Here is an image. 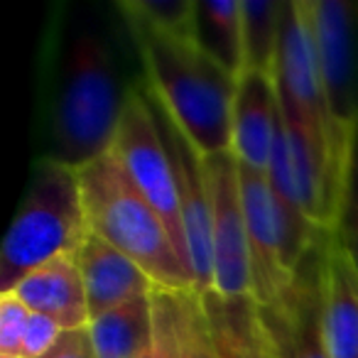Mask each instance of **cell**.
Here are the masks:
<instances>
[{
    "label": "cell",
    "instance_id": "6da1fadb",
    "mask_svg": "<svg viewBox=\"0 0 358 358\" xmlns=\"http://www.w3.org/2000/svg\"><path fill=\"white\" fill-rule=\"evenodd\" d=\"M118 10L138 47L148 94L179 133L201 157L231 150L236 76L221 69L196 42L155 30L125 6V0L118 3Z\"/></svg>",
    "mask_w": 358,
    "mask_h": 358
},
{
    "label": "cell",
    "instance_id": "7a4b0ae2",
    "mask_svg": "<svg viewBox=\"0 0 358 358\" xmlns=\"http://www.w3.org/2000/svg\"><path fill=\"white\" fill-rule=\"evenodd\" d=\"M128 91L101 32L79 30L69 40L52 113V159L71 169L99 159L113 145Z\"/></svg>",
    "mask_w": 358,
    "mask_h": 358
},
{
    "label": "cell",
    "instance_id": "3957f363",
    "mask_svg": "<svg viewBox=\"0 0 358 358\" xmlns=\"http://www.w3.org/2000/svg\"><path fill=\"white\" fill-rule=\"evenodd\" d=\"M89 231L140 265L159 289L189 292L194 275L182 260L167 226L125 177L113 155L76 169Z\"/></svg>",
    "mask_w": 358,
    "mask_h": 358
},
{
    "label": "cell",
    "instance_id": "277c9868",
    "mask_svg": "<svg viewBox=\"0 0 358 358\" xmlns=\"http://www.w3.org/2000/svg\"><path fill=\"white\" fill-rule=\"evenodd\" d=\"M76 169L45 157L0 248V294L62 255H74L89 236Z\"/></svg>",
    "mask_w": 358,
    "mask_h": 358
},
{
    "label": "cell",
    "instance_id": "5b68a950",
    "mask_svg": "<svg viewBox=\"0 0 358 358\" xmlns=\"http://www.w3.org/2000/svg\"><path fill=\"white\" fill-rule=\"evenodd\" d=\"M245 236L250 258V294L255 304H273L292 285L294 270L324 234L287 206L275 192L268 172L238 162Z\"/></svg>",
    "mask_w": 358,
    "mask_h": 358
},
{
    "label": "cell",
    "instance_id": "8992f818",
    "mask_svg": "<svg viewBox=\"0 0 358 358\" xmlns=\"http://www.w3.org/2000/svg\"><path fill=\"white\" fill-rule=\"evenodd\" d=\"M108 152L120 164L125 177L135 185V189L157 211L182 260L189 265L174 167L148 91H128V101H125L123 115H120L118 130H115L113 145Z\"/></svg>",
    "mask_w": 358,
    "mask_h": 358
},
{
    "label": "cell",
    "instance_id": "52a82bcc",
    "mask_svg": "<svg viewBox=\"0 0 358 358\" xmlns=\"http://www.w3.org/2000/svg\"><path fill=\"white\" fill-rule=\"evenodd\" d=\"M317 47L324 99L343 157L358 155V3L304 0Z\"/></svg>",
    "mask_w": 358,
    "mask_h": 358
},
{
    "label": "cell",
    "instance_id": "ba28073f",
    "mask_svg": "<svg viewBox=\"0 0 358 358\" xmlns=\"http://www.w3.org/2000/svg\"><path fill=\"white\" fill-rule=\"evenodd\" d=\"M324 236L297 265L292 285L282 297L273 304H258L265 358H331L322 314Z\"/></svg>",
    "mask_w": 358,
    "mask_h": 358
},
{
    "label": "cell",
    "instance_id": "9c48e42d",
    "mask_svg": "<svg viewBox=\"0 0 358 358\" xmlns=\"http://www.w3.org/2000/svg\"><path fill=\"white\" fill-rule=\"evenodd\" d=\"M206 189L211 209V253H214V292L224 302L248 299L250 258L245 236L243 196L238 159L231 150L204 157Z\"/></svg>",
    "mask_w": 358,
    "mask_h": 358
},
{
    "label": "cell",
    "instance_id": "30bf717a",
    "mask_svg": "<svg viewBox=\"0 0 358 358\" xmlns=\"http://www.w3.org/2000/svg\"><path fill=\"white\" fill-rule=\"evenodd\" d=\"M150 101H152L155 115H157L159 130H162L164 145H167L169 159L174 167L179 209H182V224H185L187 255H189L196 294H209L214 292V253H211V209L204 157L196 152L194 145L185 135L179 133V128L169 120V115L159 108L152 96H150Z\"/></svg>",
    "mask_w": 358,
    "mask_h": 358
},
{
    "label": "cell",
    "instance_id": "8fae6325",
    "mask_svg": "<svg viewBox=\"0 0 358 358\" xmlns=\"http://www.w3.org/2000/svg\"><path fill=\"white\" fill-rule=\"evenodd\" d=\"M280 125V96L275 76L241 71L231 108V152L245 167L268 172Z\"/></svg>",
    "mask_w": 358,
    "mask_h": 358
},
{
    "label": "cell",
    "instance_id": "7c38bea8",
    "mask_svg": "<svg viewBox=\"0 0 358 358\" xmlns=\"http://www.w3.org/2000/svg\"><path fill=\"white\" fill-rule=\"evenodd\" d=\"M324 338L331 358H358V265L341 231L324 236Z\"/></svg>",
    "mask_w": 358,
    "mask_h": 358
},
{
    "label": "cell",
    "instance_id": "4fadbf2b",
    "mask_svg": "<svg viewBox=\"0 0 358 358\" xmlns=\"http://www.w3.org/2000/svg\"><path fill=\"white\" fill-rule=\"evenodd\" d=\"M74 260L84 282L91 319L138 297H150L157 289V285L135 260L94 234L86 236L74 253Z\"/></svg>",
    "mask_w": 358,
    "mask_h": 358
},
{
    "label": "cell",
    "instance_id": "5bb4252c",
    "mask_svg": "<svg viewBox=\"0 0 358 358\" xmlns=\"http://www.w3.org/2000/svg\"><path fill=\"white\" fill-rule=\"evenodd\" d=\"M32 314L59 322L66 331L89 327V304L74 255H62L40 265L13 289Z\"/></svg>",
    "mask_w": 358,
    "mask_h": 358
},
{
    "label": "cell",
    "instance_id": "9a60e30c",
    "mask_svg": "<svg viewBox=\"0 0 358 358\" xmlns=\"http://www.w3.org/2000/svg\"><path fill=\"white\" fill-rule=\"evenodd\" d=\"M96 358H138L152 348V294L108 309L89 322Z\"/></svg>",
    "mask_w": 358,
    "mask_h": 358
},
{
    "label": "cell",
    "instance_id": "2e32d148",
    "mask_svg": "<svg viewBox=\"0 0 358 358\" xmlns=\"http://www.w3.org/2000/svg\"><path fill=\"white\" fill-rule=\"evenodd\" d=\"M194 42L231 76L243 71V13L241 0H199Z\"/></svg>",
    "mask_w": 358,
    "mask_h": 358
},
{
    "label": "cell",
    "instance_id": "e0dca14e",
    "mask_svg": "<svg viewBox=\"0 0 358 358\" xmlns=\"http://www.w3.org/2000/svg\"><path fill=\"white\" fill-rule=\"evenodd\" d=\"M206 307L221 358H265L258 324V304L253 297L224 302L216 292L199 294Z\"/></svg>",
    "mask_w": 358,
    "mask_h": 358
},
{
    "label": "cell",
    "instance_id": "ac0fdd59",
    "mask_svg": "<svg viewBox=\"0 0 358 358\" xmlns=\"http://www.w3.org/2000/svg\"><path fill=\"white\" fill-rule=\"evenodd\" d=\"M287 0H241L243 13V71L275 76Z\"/></svg>",
    "mask_w": 358,
    "mask_h": 358
},
{
    "label": "cell",
    "instance_id": "d6986e66",
    "mask_svg": "<svg viewBox=\"0 0 358 358\" xmlns=\"http://www.w3.org/2000/svg\"><path fill=\"white\" fill-rule=\"evenodd\" d=\"M179 351L182 358H221L209 314L194 289L179 292Z\"/></svg>",
    "mask_w": 358,
    "mask_h": 358
},
{
    "label": "cell",
    "instance_id": "ffe728a7",
    "mask_svg": "<svg viewBox=\"0 0 358 358\" xmlns=\"http://www.w3.org/2000/svg\"><path fill=\"white\" fill-rule=\"evenodd\" d=\"M125 6L155 30L194 42L196 0H125Z\"/></svg>",
    "mask_w": 358,
    "mask_h": 358
},
{
    "label": "cell",
    "instance_id": "44dd1931",
    "mask_svg": "<svg viewBox=\"0 0 358 358\" xmlns=\"http://www.w3.org/2000/svg\"><path fill=\"white\" fill-rule=\"evenodd\" d=\"M152 358H182L179 351V292H152Z\"/></svg>",
    "mask_w": 358,
    "mask_h": 358
},
{
    "label": "cell",
    "instance_id": "7402d4cb",
    "mask_svg": "<svg viewBox=\"0 0 358 358\" xmlns=\"http://www.w3.org/2000/svg\"><path fill=\"white\" fill-rule=\"evenodd\" d=\"M32 312L15 292L0 294V356L20 358V343Z\"/></svg>",
    "mask_w": 358,
    "mask_h": 358
},
{
    "label": "cell",
    "instance_id": "603a6c76",
    "mask_svg": "<svg viewBox=\"0 0 358 358\" xmlns=\"http://www.w3.org/2000/svg\"><path fill=\"white\" fill-rule=\"evenodd\" d=\"M64 331L66 329L55 319L45 314H32L20 343V358H45L59 343Z\"/></svg>",
    "mask_w": 358,
    "mask_h": 358
},
{
    "label": "cell",
    "instance_id": "cb8c5ba5",
    "mask_svg": "<svg viewBox=\"0 0 358 358\" xmlns=\"http://www.w3.org/2000/svg\"><path fill=\"white\" fill-rule=\"evenodd\" d=\"M338 231H341L343 241H346L348 250H351L353 260L358 265V155H356V167H353L351 174V187H348L346 209H343Z\"/></svg>",
    "mask_w": 358,
    "mask_h": 358
},
{
    "label": "cell",
    "instance_id": "d4e9b609",
    "mask_svg": "<svg viewBox=\"0 0 358 358\" xmlns=\"http://www.w3.org/2000/svg\"><path fill=\"white\" fill-rule=\"evenodd\" d=\"M45 358H96L89 329H71L64 331L55 348Z\"/></svg>",
    "mask_w": 358,
    "mask_h": 358
},
{
    "label": "cell",
    "instance_id": "484cf974",
    "mask_svg": "<svg viewBox=\"0 0 358 358\" xmlns=\"http://www.w3.org/2000/svg\"><path fill=\"white\" fill-rule=\"evenodd\" d=\"M138 358H152V348H150V351H145L143 356H138Z\"/></svg>",
    "mask_w": 358,
    "mask_h": 358
}]
</instances>
